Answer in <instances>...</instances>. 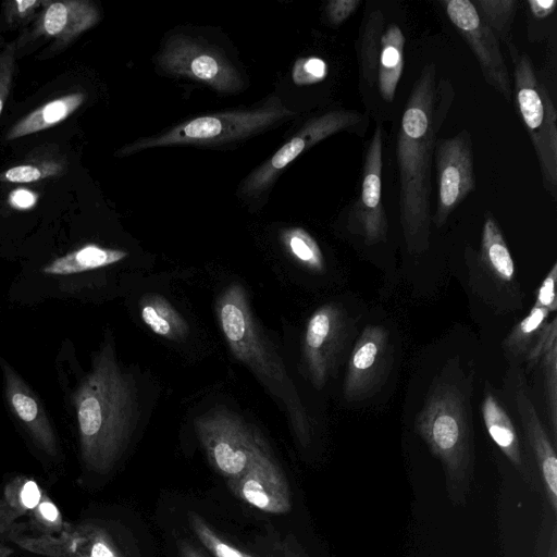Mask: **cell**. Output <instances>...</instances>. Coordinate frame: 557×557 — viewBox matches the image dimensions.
Listing matches in <instances>:
<instances>
[{
    "instance_id": "1",
    "label": "cell",
    "mask_w": 557,
    "mask_h": 557,
    "mask_svg": "<svg viewBox=\"0 0 557 557\" xmlns=\"http://www.w3.org/2000/svg\"><path fill=\"white\" fill-rule=\"evenodd\" d=\"M455 98L450 81L434 63L423 66L408 96L396 145L399 172V216L407 249L429 248L431 226V168L437 134Z\"/></svg>"
},
{
    "instance_id": "2",
    "label": "cell",
    "mask_w": 557,
    "mask_h": 557,
    "mask_svg": "<svg viewBox=\"0 0 557 557\" xmlns=\"http://www.w3.org/2000/svg\"><path fill=\"white\" fill-rule=\"evenodd\" d=\"M74 405L82 459L88 470L108 473L124 454L139 419L135 380L121 368L111 343L95 356Z\"/></svg>"
},
{
    "instance_id": "3",
    "label": "cell",
    "mask_w": 557,
    "mask_h": 557,
    "mask_svg": "<svg viewBox=\"0 0 557 557\" xmlns=\"http://www.w3.org/2000/svg\"><path fill=\"white\" fill-rule=\"evenodd\" d=\"M215 312L233 356L284 405L295 436L307 446L311 426L305 407L283 359L258 324L246 289L237 283L228 285L216 299Z\"/></svg>"
},
{
    "instance_id": "4",
    "label": "cell",
    "mask_w": 557,
    "mask_h": 557,
    "mask_svg": "<svg viewBox=\"0 0 557 557\" xmlns=\"http://www.w3.org/2000/svg\"><path fill=\"white\" fill-rule=\"evenodd\" d=\"M461 379L447 371L434 380L416 419V430L441 461L450 500L463 505L473 479L471 406Z\"/></svg>"
},
{
    "instance_id": "5",
    "label": "cell",
    "mask_w": 557,
    "mask_h": 557,
    "mask_svg": "<svg viewBox=\"0 0 557 557\" xmlns=\"http://www.w3.org/2000/svg\"><path fill=\"white\" fill-rule=\"evenodd\" d=\"M276 96L251 110H232L201 115L175 125L163 134L135 140L117 152L120 157L139 150L174 145H216L257 134L294 116Z\"/></svg>"
},
{
    "instance_id": "6",
    "label": "cell",
    "mask_w": 557,
    "mask_h": 557,
    "mask_svg": "<svg viewBox=\"0 0 557 557\" xmlns=\"http://www.w3.org/2000/svg\"><path fill=\"white\" fill-rule=\"evenodd\" d=\"M513 66L517 110L531 138L545 189L557 198V112L545 85L537 78L531 59L507 41Z\"/></svg>"
},
{
    "instance_id": "7",
    "label": "cell",
    "mask_w": 557,
    "mask_h": 557,
    "mask_svg": "<svg viewBox=\"0 0 557 557\" xmlns=\"http://www.w3.org/2000/svg\"><path fill=\"white\" fill-rule=\"evenodd\" d=\"M194 426L211 467L226 481L243 475L257 454L268 448L250 423L225 408L198 416Z\"/></svg>"
},
{
    "instance_id": "8",
    "label": "cell",
    "mask_w": 557,
    "mask_h": 557,
    "mask_svg": "<svg viewBox=\"0 0 557 557\" xmlns=\"http://www.w3.org/2000/svg\"><path fill=\"white\" fill-rule=\"evenodd\" d=\"M358 44L362 78L385 101L392 102L404 70L403 30L395 23L386 24L381 11H372L363 21Z\"/></svg>"
},
{
    "instance_id": "9",
    "label": "cell",
    "mask_w": 557,
    "mask_h": 557,
    "mask_svg": "<svg viewBox=\"0 0 557 557\" xmlns=\"http://www.w3.org/2000/svg\"><path fill=\"white\" fill-rule=\"evenodd\" d=\"M158 64L173 76L201 82L220 92H235L243 87L238 71L221 51L189 36L169 38Z\"/></svg>"
},
{
    "instance_id": "10",
    "label": "cell",
    "mask_w": 557,
    "mask_h": 557,
    "mask_svg": "<svg viewBox=\"0 0 557 557\" xmlns=\"http://www.w3.org/2000/svg\"><path fill=\"white\" fill-rule=\"evenodd\" d=\"M434 160L437 194L432 221L436 227H442L475 187L470 132L462 129L453 137L437 141Z\"/></svg>"
},
{
    "instance_id": "11",
    "label": "cell",
    "mask_w": 557,
    "mask_h": 557,
    "mask_svg": "<svg viewBox=\"0 0 557 557\" xmlns=\"http://www.w3.org/2000/svg\"><path fill=\"white\" fill-rule=\"evenodd\" d=\"M360 121V113L351 110H333L309 120L269 160L244 180L240 191L247 196L262 193L304 151L333 134L354 127Z\"/></svg>"
},
{
    "instance_id": "12",
    "label": "cell",
    "mask_w": 557,
    "mask_h": 557,
    "mask_svg": "<svg viewBox=\"0 0 557 557\" xmlns=\"http://www.w3.org/2000/svg\"><path fill=\"white\" fill-rule=\"evenodd\" d=\"M448 20L468 44L480 65L486 83L507 100H511L512 86L498 38L483 20L473 2L448 0L442 2Z\"/></svg>"
},
{
    "instance_id": "13",
    "label": "cell",
    "mask_w": 557,
    "mask_h": 557,
    "mask_svg": "<svg viewBox=\"0 0 557 557\" xmlns=\"http://www.w3.org/2000/svg\"><path fill=\"white\" fill-rule=\"evenodd\" d=\"M347 336L348 319L337 304H325L309 318L302 342V364L317 388L323 387L335 370Z\"/></svg>"
},
{
    "instance_id": "14",
    "label": "cell",
    "mask_w": 557,
    "mask_h": 557,
    "mask_svg": "<svg viewBox=\"0 0 557 557\" xmlns=\"http://www.w3.org/2000/svg\"><path fill=\"white\" fill-rule=\"evenodd\" d=\"M505 386L511 397L546 492L548 507L557 513V457L555 445L543 425L530 397L525 373L519 364H511Z\"/></svg>"
},
{
    "instance_id": "15",
    "label": "cell",
    "mask_w": 557,
    "mask_h": 557,
    "mask_svg": "<svg viewBox=\"0 0 557 557\" xmlns=\"http://www.w3.org/2000/svg\"><path fill=\"white\" fill-rule=\"evenodd\" d=\"M383 135L376 126L368 146L361 188L358 199L350 209L348 228L362 236L367 245L386 239L387 218L382 202Z\"/></svg>"
},
{
    "instance_id": "16",
    "label": "cell",
    "mask_w": 557,
    "mask_h": 557,
    "mask_svg": "<svg viewBox=\"0 0 557 557\" xmlns=\"http://www.w3.org/2000/svg\"><path fill=\"white\" fill-rule=\"evenodd\" d=\"M388 332L381 325H368L356 341L344 380V395L349 401L361 400L380 388L392 364Z\"/></svg>"
},
{
    "instance_id": "17",
    "label": "cell",
    "mask_w": 557,
    "mask_h": 557,
    "mask_svg": "<svg viewBox=\"0 0 557 557\" xmlns=\"http://www.w3.org/2000/svg\"><path fill=\"white\" fill-rule=\"evenodd\" d=\"M8 539L21 548L47 557H125L110 533L91 522L70 523L54 535H26L12 528Z\"/></svg>"
},
{
    "instance_id": "18",
    "label": "cell",
    "mask_w": 557,
    "mask_h": 557,
    "mask_svg": "<svg viewBox=\"0 0 557 557\" xmlns=\"http://www.w3.org/2000/svg\"><path fill=\"white\" fill-rule=\"evenodd\" d=\"M226 484L237 498L267 513L282 515L292 509L287 479L269 447L257 454L243 475Z\"/></svg>"
},
{
    "instance_id": "19",
    "label": "cell",
    "mask_w": 557,
    "mask_h": 557,
    "mask_svg": "<svg viewBox=\"0 0 557 557\" xmlns=\"http://www.w3.org/2000/svg\"><path fill=\"white\" fill-rule=\"evenodd\" d=\"M100 20V12L89 0H45L33 27L15 41L16 48L40 37L53 39L62 49Z\"/></svg>"
},
{
    "instance_id": "20",
    "label": "cell",
    "mask_w": 557,
    "mask_h": 557,
    "mask_svg": "<svg viewBox=\"0 0 557 557\" xmlns=\"http://www.w3.org/2000/svg\"><path fill=\"white\" fill-rule=\"evenodd\" d=\"M5 395L14 414L26 426L36 444L49 456H57L58 445L49 419L29 387L21 376L3 360Z\"/></svg>"
},
{
    "instance_id": "21",
    "label": "cell",
    "mask_w": 557,
    "mask_h": 557,
    "mask_svg": "<svg viewBox=\"0 0 557 557\" xmlns=\"http://www.w3.org/2000/svg\"><path fill=\"white\" fill-rule=\"evenodd\" d=\"M478 262L479 270L494 283L513 289L517 283L515 262L499 225L490 212L484 216Z\"/></svg>"
},
{
    "instance_id": "22",
    "label": "cell",
    "mask_w": 557,
    "mask_h": 557,
    "mask_svg": "<svg viewBox=\"0 0 557 557\" xmlns=\"http://www.w3.org/2000/svg\"><path fill=\"white\" fill-rule=\"evenodd\" d=\"M482 417L485 429L493 442L510 463L520 471L521 474L525 475L528 471L527 460L516 428L506 409L491 391L488 383H486L484 388Z\"/></svg>"
},
{
    "instance_id": "23",
    "label": "cell",
    "mask_w": 557,
    "mask_h": 557,
    "mask_svg": "<svg viewBox=\"0 0 557 557\" xmlns=\"http://www.w3.org/2000/svg\"><path fill=\"white\" fill-rule=\"evenodd\" d=\"M85 99V92L73 91L47 101L13 124L5 134V140L20 139L63 122L83 106Z\"/></svg>"
},
{
    "instance_id": "24",
    "label": "cell",
    "mask_w": 557,
    "mask_h": 557,
    "mask_svg": "<svg viewBox=\"0 0 557 557\" xmlns=\"http://www.w3.org/2000/svg\"><path fill=\"white\" fill-rule=\"evenodd\" d=\"M67 166V158L57 146L38 147L20 163L0 172V182L28 184L55 178L64 175Z\"/></svg>"
},
{
    "instance_id": "25",
    "label": "cell",
    "mask_w": 557,
    "mask_h": 557,
    "mask_svg": "<svg viewBox=\"0 0 557 557\" xmlns=\"http://www.w3.org/2000/svg\"><path fill=\"white\" fill-rule=\"evenodd\" d=\"M128 252L122 249L107 248L97 244H87L66 255L53 259L41 271L47 275H70L91 271L124 260Z\"/></svg>"
},
{
    "instance_id": "26",
    "label": "cell",
    "mask_w": 557,
    "mask_h": 557,
    "mask_svg": "<svg viewBox=\"0 0 557 557\" xmlns=\"http://www.w3.org/2000/svg\"><path fill=\"white\" fill-rule=\"evenodd\" d=\"M143 322L157 335L180 342L189 334V325L177 309L162 295L149 293L139 301Z\"/></svg>"
},
{
    "instance_id": "27",
    "label": "cell",
    "mask_w": 557,
    "mask_h": 557,
    "mask_svg": "<svg viewBox=\"0 0 557 557\" xmlns=\"http://www.w3.org/2000/svg\"><path fill=\"white\" fill-rule=\"evenodd\" d=\"M42 492L26 476H17L0 490V535L9 533L18 518L29 515Z\"/></svg>"
},
{
    "instance_id": "28",
    "label": "cell",
    "mask_w": 557,
    "mask_h": 557,
    "mask_svg": "<svg viewBox=\"0 0 557 557\" xmlns=\"http://www.w3.org/2000/svg\"><path fill=\"white\" fill-rule=\"evenodd\" d=\"M548 315L547 309L533 306L530 312L512 327L503 342L504 352L512 364L518 361L523 362L548 322Z\"/></svg>"
},
{
    "instance_id": "29",
    "label": "cell",
    "mask_w": 557,
    "mask_h": 557,
    "mask_svg": "<svg viewBox=\"0 0 557 557\" xmlns=\"http://www.w3.org/2000/svg\"><path fill=\"white\" fill-rule=\"evenodd\" d=\"M537 364L542 369L544 396L547 408V418L553 437L557 442V326H555L543 348Z\"/></svg>"
},
{
    "instance_id": "30",
    "label": "cell",
    "mask_w": 557,
    "mask_h": 557,
    "mask_svg": "<svg viewBox=\"0 0 557 557\" xmlns=\"http://www.w3.org/2000/svg\"><path fill=\"white\" fill-rule=\"evenodd\" d=\"M281 240L287 252L302 267L323 272L325 268L322 250L315 239L301 227H289L282 232Z\"/></svg>"
},
{
    "instance_id": "31",
    "label": "cell",
    "mask_w": 557,
    "mask_h": 557,
    "mask_svg": "<svg viewBox=\"0 0 557 557\" xmlns=\"http://www.w3.org/2000/svg\"><path fill=\"white\" fill-rule=\"evenodd\" d=\"M187 519L194 534L213 557H255L221 537L197 512L189 511Z\"/></svg>"
},
{
    "instance_id": "32",
    "label": "cell",
    "mask_w": 557,
    "mask_h": 557,
    "mask_svg": "<svg viewBox=\"0 0 557 557\" xmlns=\"http://www.w3.org/2000/svg\"><path fill=\"white\" fill-rule=\"evenodd\" d=\"M27 517L33 531L39 535L59 534L71 523L63 519L61 511L45 491Z\"/></svg>"
},
{
    "instance_id": "33",
    "label": "cell",
    "mask_w": 557,
    "mask_h": 557,
    "mask_svg": "<svg viewBox=\"0 0 557 557\" xmlns=\"http://www.w3.org/2000/svg\"><path fill=\"white\" fill-rule=\"evenodd\" d=\"M473 4L494 33L502 36L506 34L517 11L515 0H479Z\"/></svg>"
},
{
    "instance_id": "34",
    "label": "cell",
    "mask_w": 557,
    "mask_h": 557,
    "mask_svg": "<svg viewBox=\"0 0 557 557\" xmlns=\"http://www.w3.org/2000/svg\"><path fill=\"white\" fill-rule=\"evenodd\" d=\"M257 543L263 557H309L293 534L285 536L268 534L260 537Z\"/></svg>"
},
{
    "instance_id": "35",
    "label": "cell",
    "mask_w": 557,
    "mask_h": 557,
    "mask_svg": "<svg viewBox=\"0 0 557 557\" xmlns=\"http://www.w3.org/2000/svg\"><path fill=\"white\" fill-rule=\"evenodd\" d=\"M45 0H10L3 3L4 21L10 27L25 26L37 17Z\"/></svg>"
},
{
    "instance_id": "36",
    "label": "cell",
    "mask_w": 557,
    "mask_h": 557,
    "mask_svg": "<svg viewBox=\"0 0 557 557\" xmlns=\"http://www.w3.org/2000/svg\"><path fill=\"white\" fill-rule=\"evenodd\" d=\"M327 76V64L317 57L299 58L294 63L292 78L296 85H311Z\"/></svg>"
},
{
    "instance_id": "37",
    "label": "cell",
    "mask_w": 557,
    "mask_h": 557,
    "mask_svg": "<svg viewBox=\"0 0 557 557\" xmlns=\"http://www.w3.org/2000/svg\"><path fill=\"white\" fill-rule=\"evenodd\" d=\"M16 51L15 42L0 45V116L11 90Z\"/></svg>"
},
{
    "instance_id": "38",
    "label": "cell",
    "mask_w": 557,
    "mask_h": 557,
    "mask_svg": "<svg viewBox=\"0 0 557 557\" xmlns=\"http://www.w3.org/2000/svg\"><path fill=\"white\" fill-rule=\"evenodd\" d=\"M544 512L534 557H557V522L556 515L549 510Z\"/></svg>"
},
{
    "instance_id": "39",
    "label": "cell",
    "mask_w": 557,
    "mask_h": 557,
    "mask_svg": "<svg viewBox=\"0 0 557 557\" xmlns=\"http://www.w3.org/2000/svg\"><path fill=\"white\" fill-rule=\"evenodd\" d=\"M556 277H557V263L555 262L548 271L545 278L542 281L537 292L534 306L547 309L554 312L557 309L556 298Z\"/></svg>"
},
{
    "instance_id": "40",
    "label": "cell",
    "mask_w": 557,
    "mask_h": 557,
    "mask_svg": "<svg viewBox=\"0 0 557 557\" xmlns=\"http://www.w3.org/2000/svg\"><path fill=\"white\" fill-rule=\"evenodd\" d=\"M360 3V0H331L325 7L326 17L332 25L338 26L358 9Z\"/></svg>"
},
{
    "instance_id": "41",
    "label": "cell",
    "mask_w": 557,
    "mask_h": 557,
    "mask_svg": "<svg viewBox=\"0 0 557 557\" xmlns=\"http://www.w3.org/2000/svg\"><path fill=\"white\" fill-rule=\"evenodd\" d=\"M37 195L32 190L20 188L14 189L9 196V203L18 210L33 208L37 202Z\"/></svg>"
},
{
    "instance_id": "42",
    "label": "cell",
    "mask_w": 557,
    "mask_h": 557,
    "mask_svg": "<svg viewBox=\"0 0 557 557\" xmlns=\"http://www.w3.org/2000/svg\"><path fill=\"white\" fill-rule=\"evenodd\" d=\"M527 3L532 15L539 20L548 17L557 5L555 0H529Z\"/></svg>"
},
{
    "instance_id": "43",
    "label": "cell",
    "mask_w": 557,
    "mask_h": 557,
    "mask_svg": "<svg viewBox=\"0 0 557 557\" xmlns=\"http://www.w3.org/2000/svg\"><path fill=\"white\" fill-rule=\"evenodd\" d=\"M180 557H205L190 542L186 540L178 541Z\"/></svg>"
},
{
    "instance_id": "44",
    "label": "cell",
    "mask_w": 557,
    "mask_h": 557,
    "mask_svg": "<svg viewBox=\"0 0 557 557\" xmlns=\"http://www.w3.org/2000/svg\"><path fill=\"white\" fill-rule=\"evenodd\" d=\"M12 552H13L12 548H10L9 546L0 543V557H10Z\"/></svg>"
}]
</instances>
